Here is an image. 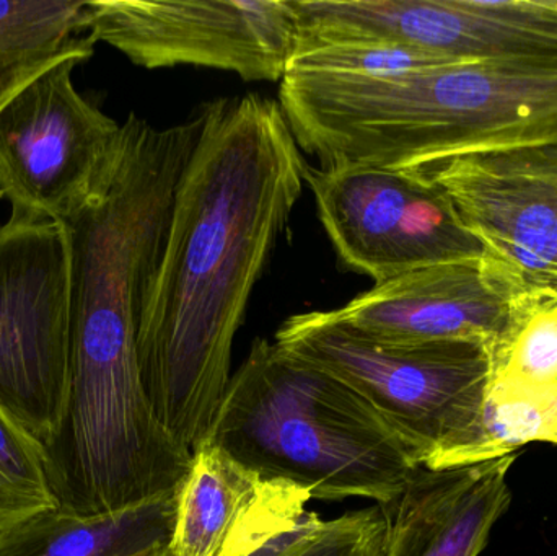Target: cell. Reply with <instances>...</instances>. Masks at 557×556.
I'll return each mask as SVG.
<instances>
[{
  "label": "cell",
  "mask_w": 557,
  "mask_h": 556,
  "mask_svg": "<svg viewBox=\"0 0 557 556\" xmlns=\"http://www.w3.org/2000/svg\"><path fill=\"white\" fill-rule=\"evenodd\" d=\"M180 178L139 333L144 387L189 453L208 441L231 382L232 348L308 163L277 101L221 98Z\"/></svg>",
  "instance_id": "6da1fadb"
},
{
  "label": "cell",
  "mask_w": 557,
  "mask_h": 556,
  "mask_svg": "<svg viewBox=\"0 0 557 556\" xmlns=\"http://www.w3.org/2000/svg\"><path fill=\"white\" fill-rule=\"evenodd\" d=\"M278 104L321 165L424 170L557 143V65L461 61L396 74L288 71Z\"/></svg>",
  "instance_id": "7a4b0ae2"
},
{
  "label": "cell",
  "mask_w": 557,
  "mask_h": 556,
  "mask_svg": "<svg viewBox=\"0 0 557 556\" xmlns=\"http://www.w3.org/2000/svg\"><path fill=\"white\" fill-rule=\"evenodd\" d=\"M206 443L324 502L385 505L421 469L356 392L263 338L232 375Z\"/></svg>",
  "instance_id": "3957f363"
},
{
  "label": "cell",
  "mask_w": 557,
  "mask_h": 556,
  "mask_svg": "<svg viewBox=\"0 0 557 556\" xmlns=\"http://www.w3.org/2000/svg\"><path fill=\"white\" fill-rule=\"evenodd\" d=\"M274 343L356 392L422 469L461 467L476 441L493 382L487 346L392 342L337 310L290 317Z\"/></svg>",
  "instance_id": "277c9868"
},
{
  "label": "cell",
  "mask_w": 557,
  "mask_h": 556,
  "mask_svg": "<svg viewBox=\"0 0 557 556\" xmlns=\"http://www.w3.org/2000/svg\"><path fill=\"white\" fill-rule=\"evenodd\" d=\"M71 242L62 222L0 227V404L42 444L69 388Z\"/></svg>",
  "instance_id": "5b68a950"
},
{
  "label": "cell",
  "mask_w": 557,
  "mask_h": 556,
  "mask_svg": "<svg viewBox=\"0 0 557 556\" xmlns=\"http://www.w3.org/2000/svg\"><path fill=\"white\" fill-rule=\"evenodd\" d=\"M305 182L344 267L375 284L431 264L486 257L422 170L307 165Z\"/></svg>",
  "instance_id": "8992f818"
},
{
  "label": "cell",
  "mask_w": 557,
  "mask_h": 556,
  "mask_svg": "<svg viewBox=\"0 0 557 556\" xmlns=\"http://www.w3.org/2000/svg\"><path fill=\"white\" fill-rule=\"evenodd\" d=\"M88 36L144 69L198 65L278 82L297 48L290 0H87Z\"/></svg>",
  "instance_id": "52a82bcc"
},
{
  "label": "cell",
  "mask_w": 557,
  "mask_h": 556,
  "mask_svg": "<svg viewBox=\"0 0 557 556\" xmlns=\"http://www.w3.org/2000/svg\"><path fill=\"white\" fill-rule=\"evenodd\" d=\"M69 59L0 110V199L20 221L67 222L116 150L121 124L72 82Z\"/></svg>",
  "instance_id": "ba28073f"
},
{
  "label": "cell",
  "mask_w": 557,
  "mask_h": 556,
  "mask_svg": "<svg viewBox=\"0 0 557 556\" xmlns=\"http://www.w3.org/2000/svg\"><path fill=\"white\" fill-rule=\"evenodd\" d=\"M422 172L513 294L557 289V143L471 153Z\"/></svg>",
  "instance_id": "9c48e42d"
},
{
  "label": "cell",
  "mask_w": 557,
  "mask_h": 556,
  "mask_svg": "<svg viewBox=\"0 0 557 556\" xmlns=\"http://www.w3.org/2000/svg\"><path fill=\"white\" fill-rule=\"evenodd\" d=\"M344 32L451 61L557 65V0H356Z\"/></svg>",
  "instance_id": "30bf717a"
},
{
  "label": "cell",
  "mask_w": 557,
  "mask_h": 556,
  "mask_svg": "<svg viewBox=\"0 0 557 556\" xmlns=\"http://www.w3.org/2000/svg\"><path fill=\"white\" fill-rule=\"evenodd\" d=\"M513 291L486 257L408 271L337 310L357 329L403 343L471 342L493 348Z\"/></svg>",
  "instance_id": "8fae6325"
},
{
  "label": "cell",
  "mask_w": 557,
  "mask_h": 556,
  "mask_svg": "<svg viewBox=\"0 0 557 556\" xmlns=\"http://www.w3.org/2000/svg\"><path fill=\"white\" fill-rule=\"evenodd\" d=\"M310 499L297 486L263 479L205 443L193 453L180 486L170 554L258 555L308 518Z\"/></svg>",
  "instance_id": "7c38bea8"
},
{
  "label": "cell",
  "mask_w": 557,
  "mask_h": 556,
  "mask_svg": "<svg viewBox=\"0 0 557 556\" xmlns=\"http://www.w3.org/2000/svg\"><path fill=\"white\" fill-rule=\"evenodd\" d=\"M517 454L445 470H416L406 489L380 505L386 521L383 556H480L512 499Z\"/></svg>",
  "instance_id": "4fadbf2b"
},
{
  "label": "cell",
  "mask_w": 557,
  "mask_h": 556,
  "mask_svg": "<svg viewBox=\"0 0 557 556\" xmlns=\"http://www.w3.org/2000/svg\"><path fill=\"white\" fill-rule=\"evenodd\" d=\"M178 492L110 515L49 509L15 529L0 544V556H149L169 551Z\"/></svg>",
  "instance_id": "5bb4252c"
},
{
  "label": "cell",
  "mask_w": 557,
  "mask_h": 556,
  "mask_svg": "<svg viewBox=\"0 0 557 556\" xmlns=\"http://www.w3.org/2000/svg\"><path fill=\"white\" fill-rule=\"evenodd\" d=\"M94 51L87 0H0V110L49 69Z\"/></svg>",
  "instance_id": "9a60e30c"
},
{
  "label": "cell",
  "mask_w": 557,
  "mask_h": 556,
  "mask_svg": "<svg viewBox=\"0 0 557 556\" xmlns=\"http://www.w3.org/2000/svg\"><path fill=\"white\" fill-rule=\"evenodd\" d=\"M490 353L491 384L557 392V289L513 294L506 330Z\"/></svg>",
  "instance_id": "2e32d148"
},
{
  "label": "cell",
  "mask_w": 557,
  "mask_h": 556,
  "mask_svg": "<svg viewBox=\"0 0 557 556\" xmlns=\"http://www.w3.org/2000/svg\"><path fill=\"white\" fill-rule=\"evenodd\" d=\"M530 443L557 444V392H527L491 384L480 433L461 467L517 454Z\"/></svg>",
  "instance_id": "e0dca14e"
},
{
  "label": "cell",
  "mask_w": 557,
  "mask_h": 556,
  "mask_svg": "<svg viewBox=\"0 0 557 556\" xmlns=\"http://www.w3.org/2000/svg\"><path fill=\"white\" fill-rule=\"evenodd\" d=\"M54 508L45 446L0 404V544L23 522Z\"/></svg>",
  "instance_id": "ac0fdd59"
},
{
  "label": "cell",
  "mask_w": 557,
  "mask_h": 556,
  "mask_svg": "<svg viewBox=\"0 0 557 556\" xmlns=\"http://www.w3.org/2000/svg\"><path fill=\"white\" fill-rule=\"evenodd\" d=\"M451 59L383 42H323L295 49L288 71L380 75L451 64ZM287 71V72H288Z\"/></svg>",
  "instance_id": "d6986e66"
},
{
  "label": "cell",
  "mask_w": 557,
  "mask_h": 556,
  "mask_svg": "<svg viewBox=\"0 0 557 556\" xmlns=\"http://www.w3.org/2000/svg\"><path fill=\"white\" fill-rule=\"evenodd\" d=\"M386 521L380 506L314 521L273 556H383Z\"/></svg>",
  "instance_id": "ffe728a7"
},
{
  "label": "cell",
  "mask_w": 557,
  "mask_h": 556,
  "mask_svg": "<svg viewBox=\"0 0 557 556\" xmlns=\"http://www.w3.org/2000/svg\"><path fill=\"white\" fill-rule=\"evenodd\" d=\"M149 556H173V555L170 554V551H163V552H159V554H153V555H149Z\"/></svg>",
  "instance_id": "44dd1931"
}]
</instances>
